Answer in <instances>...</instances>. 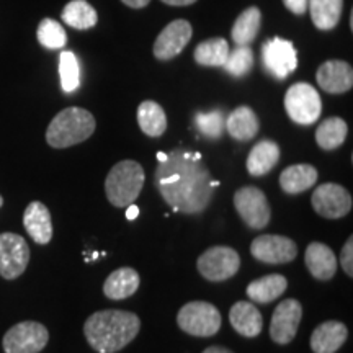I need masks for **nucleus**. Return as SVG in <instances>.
I'll list each match as a JSON object with an SVG mask.
<instances>
[{"instance_id": "1", "label": "nucleus", "mask_w": 353, "mask_h": 353, "mask_svg": "<svg viewBox=\"0 0 353 353\" xmlns=\"http://www.w3.org/2000/svg\"><path fill=\"white\" fill-rule=\"evenodd\" d=\"M154 183L167 205L185 214L203 213L218 187L200 154L187 149H175L159 161Z\"/></svg>"}, {"instance_id": "2", "label": "nucleus", "mask_w": 353, "mask_h": 353, "mask_svg": "<svg viewBox=\"0 0 353 353\" xmlns=\"http://www.w3.org/2000/svg\"><path fill=\"white\" fill-rule=\"evenodd\" d=\"M141 321L134 312L120 309L97 311L83 324L88 345L99 353H117L139 334Z\"/></svg>"}, {"instance_id": "3", "label": "nucleus", "mask_w": 353, "mask_h": 353, "mask_svg": "<svg viewBox=\"0 0 353 353\" xmlns=\"http://www.w3.org/2000/svg\"><path fill=\"white\" fill-rule=\"evenodd\" d=\"M94 114L81 107L64 108L52 118L46 130V143L54 149H65L87 141L95 132Z\"/></svg>"}, {"instance_id": "4", "label": "nucleus", "mask_w": 353, "mask_h": 353, "mask_svg": "<svg viewBox=\"0 0 353 353\" xmlns=\"http://www.w3.org/2000/svg\"><path fill=\"white\" fill-rule=\"evenodd\" d=\"M144 169L136 161L118 162L108 172L105 180V193L108 201L117 208H128L138 200L144 185Z\"/></svg>"}, {"instance_id": "5", "label": "nucleus", "mask_w": 353, "mask_h": 353, "mask_svg": "<svg viewBox=\"0 0 353 353\" xmlns=\"http://www.w3.org/2000/svg\"><path fill=\"white\" fill-rule=\"evenodd\" d=\"M221 312L206 301L187 303L176 314V324L193 337H213L221 329Z\"/></svg>"}, {"instance_id": "6", "label": "nucleus", "mask_w": 353, "mask_h": 353, "mask_svg": "<svg viewBox=\"0 0 353 353\" xmlns=\"http://www.w3.org/2000/svg\"><path fill=\"white\" fill-rule=\"evenodd\" d=\"M285 110L291 121L303 126L314 125L322 113L319 92L306 82L294 83L285 95Z\"/></svg>"}, {"instance_id": "7", "label": "nucleus", "mask_w": 353, "mask_h": 353, "mask_svg": "<svg viewBox=\"0 0 353 353\" xmlns=\"http://www.w3.org/2000/svg\"><path fill=\"white\" fill-rule=\"evenodd\" d=\"M50 342V332L43 324L23 321L7 330L2 339L6 353H39Z\"/></svg>"}, {"instance_id": "8", "label": "nucleus", "mask_w": 353, "mask_h": 353, "mask_svg": "<svg viewBox=\"0 0 353 353\" xmlns=\"http://www.w3.org/2000/svg\"><path fill=\"white\" fill-rule=\"evenodd\" d=\"M196 267L206 280L226 281L239 272L241 257L231 247L216 245L200 255Z\"/></svg>"}, {"instance_id": "9", "label": "nucleus", "mask_w": 353, "mask_h": 353, "mask_svg": "<svg viewBox=\"0 0 353 353\" xmlns=\"http://www.w3.org/2000/svg\"><path fill=\"white\" fill-rule=\"evenodd\" d=\"M234 206L250 229H263L270 223L272 213L267 196L257 187H242L234 193Z\"/></svg>"}, {"instance_id": "10", "label": "nucleus", "mask_w": 353, "mask_h": 353, "mask_svg": "<svg viewBox=\"0 0 353 353\" xmlns=\"http://www.w3.org/2000/svg\"><path fill=\"white\" fill-rule=\"evenodd\" d=\"M262 59L265 70L272 77L283 81L298 68V52L288 39L273 38L262 46Z\"/></svg>"}, {"instance_id": "11", "label": "nucleus", "mask_w": 353, "mask_h": 353, "mask_svg": "<svg viewBox=\"0 0 353 353\" xmlns=\"http://www.w3.org/2000/svg\"><path fill=\"white\" fill-rule=\"evenodd\" d=\"M30 263V247L23 237L13 232L0 234V275L15 280Z\"/></svg>"}, {"instance_id": "12", "label": "nucleus", "mask_w": 353, "mask_h": 353, "mask_svg": "<svg viewBox=\"0 0 353 353\" xmlns=\"http://www.w3.org/2000/svg\"><path fill=\"white\" fill-rule=\"evenodd\" d=\"M314 211L325 219H341L352 210V195L339 183H324L311 196Z\"/></svg>"}, {"instance_id": "13", "label": "nucleus", "mask_w": 353, "mask_h": 353, "mask_svg": "<svg viewBox=\"0 0 353 353\" xmlns=\"http://www.w3.org/2000/svg\"><path fill=\"white\" fill-rule=\"evenodd\" d=\"M250 254L255 260L268 265L293 262L298 255V247L293 239L276 234H263L255 237L250 244Z\"/></svg>"}, {"instance_id": "14", "label": "nucleus", "mask_w": 353, "mask_h": 353, "mask_svg": "<svg viewBox=\"0 0 353 353\" xmlns=\"http://www.w3.org/2000/svg\"><path fill=\"white\" fill-rule=\"evenodd\" d=\"M303 319V306L296 299H285L273 311L270 337L278 345H288L296 337Z\"/></svg>"}, {"instance_id": "15", "label": "nucleus", "mask_w": 353, "mask_h": 353, "mask_svg": "<svg viewBox=\"0 0 353 353\" xmlns=\"http://www.w3.org/2000/svg\"><path fill=\"white\" fill-rule=\"evenodd\" d=\"M193 34V28L187 20H174L159 33L154 43V56L159 61H170L185 50Z\"/></svg>"}, {"instance_id": "16", "label": "nucleus", "mask_w": 353, "mask_h": 353, "mask_svg": "<svg viewBox=\"0 0 353 353\" xmlns=\"http://www.w3.org/2000/svg\"><path fill=\"white\" fill-rule=\"evenodd\" d=\"M317 83L327 94H345L353 87V69L345 61H325L316 74Z\"/></svg>"}, {"instance_id": "17", "label": "nucleus", "mask_w": 353, "mask_h": 353, "mask_svg": "<svg viewBox=\"0 0 353 353\" xmlns=\"http://www.w3.org/2000/svg\"><path fill=\"white\" fill-rule=\"evenodd\" d=\"M23 226L28 236L39 245L50 244L52 239L51 213L41 201H32L23 214Z\"/></svg>"}, {"instance_id": "18", "label": "nucleus", "mask_w": 353, "mask_h": 353, "mask_svg": "<svg viewBox=\"0 0 353 353\" xmlns=\"http://www.w3.org/2000/svg\"><path fill=\"white\" fill-rule=\"evenodd\" d=\"M347 325L341 321H325L311 335V350L314 353H335L347 342Z\"/></svg>"}, {"instance_id": "19", "label": "nucleus", "mask_w": 353, "mask_h": 353, "mask_svg": "<svg viewBox=\"0 0 353 353\" xmlns=\"http://www.w3.org/2000/svg\"><path fill=\"white\" fill-rule=\"evenodd\" d=\"M304 262H306L309 273L316 280L327 281L334 278L335 272H337V257H335L334 250L322 242H311L307 245Z\"/></svg>"}, {"instance_id": "20", "label": "nucleus", "mask_w": 353, "mask_h": 353, "mask_svg": "<svg viewBox=\"0 0 353 353\" xmlns=\"http://www.w3.org/2000/svg\"><path fill=\"white\" fill-rule=\"evenodd\" d=\"M229 322L237 334L247 339L257 337L263 329L262 314L255 307V304L249 301H239L234 304L229 311Z\"/></svg>"}, {"instance_id": "21", "label": "nucleus", "mask_w": 353, "mask_h": 353, "mask_svg": "<svg viewBox=\"0 0 353 353\" xmlns=\"http://www.w3.org/2000/svg\"><path fill=\"white\" fill-rule=\"evenodd\" d=\"M141 285L138 272L131 267H123L112 272L103 283V293L108 299H126L136 293Z\"/></svg>"}, {"instance_id": "22", "label": "nucleus", "mask_w": 353, "mask_h": 353, "mask_svg": "<svg viewBox=\"0 0 353 353\" xmlns=\"http://www.w3.org/2000/svg\"><path fill=\"white\" fill-rule=\"evenodd\" d=\"M226 130L231 138L241 141V143L252 141L260 130L257 114L252 108L245 107V105L237 107L226 118Z\"/></svg>"}, {"instance_id": "23", "label": "nucleus", "mask_w": 353, "mask_h": 353, "mask_svg": "<svg viewBox=\"0 0 353 353\" xmlns=\"http://www.w3.org/2000/svg\"><path fill=\"white\" fill-rule=\"evenodd\" d=\"M280 161V148L275 141L262 139L254 145L247 157V170L250 175L262 176L268 174Z\"/></svg>"}, {"instance_id": "24", "label": "nucleus", "mask_w": 353, "mask_h": 353, "mask_svg": "<svg viewBox=\"0 0 353 353\" xmlns=\"http://www.w3.org/2000/svg\"><path fill=\"white\" fill-rule=\"evenodd\" d=\"M317 182V170L311 164L290 165L281 172L280 187L288 195H298L314 187Z\"/></svg>"}, {"instance_id": "25", "label": "nucleus", "mask_w": 353, "mask_h": 353, "mask_svg": "<svg viewBox=\"0 0 353 353\" xmlns=\"http://www.w3.org/2000/svg\"><path fill=\"white\" fill-rule=\"evenodd\" d=\"M286 288H288L286 278L283 275H278V273H273V275H267L259 278V280H254L252 283L247 286L245 293L252 303L268 304L280 298L286 291Z\"/></svg>"}, {"instance_id": "26", "label": "nucleus", "mask_w": 353, "mask_h": 353, "mask_svg": "<svg viewBox=\"0 0 353 353\" xmlns=\"http://www.w3.org/2000/svg\"><path fill=\"white\" fill-rule=\"evenodd\" d=\"M311 20L317 30L329 32L342 19L343 0H307Z\"/></svg>"}, {"instance_id": "27", "label": "nucleus", "mask_w": 353, "mask_h": 353, "mask_svg": "<svg viewBox=\"0 0 353 353\" xmlns=\"http://www.w3.org/2000/svg\"><path fill=\"white\" fill-rule=\"evenodd\" d=\"M138 123L144 134L149 138H159L167 130V114L157 101L145 100L138 107Z\"/></svg>"}, {"instance_id": "28", "label": "nucleus", "mask_w": 353, "mask_h": 353, "mask_svg": "<svg viewBox=\"0 0 353 353\" xmlns=\"http://www.w3.org/2000/svg\"><path fill=\"white\" fill-rule=\"evenodd\" d=\"M262 25V12L259 7H249L237 17L232 26V41L237 46H249L257 38Z\"/></svg>"}, {"instance_id": "29", "label": "nucleus", "mask_w": 353, "mask_h": 353, "mask_svg": "<svg viewBox=\"0 0 353 353\" xmlns=\"http://www.w3.org/2000/svg\"><path fill=\"white\" fill-rule=\"evenodd\" d=\"M61 19L65 25L76 30H90L99 21V15L87 0H70L63 8Z\"/></svg>"}, {"instance_id": "30", "label": "nucleus", "mask_w": 353, "mask_h": 353, "mask_svg": "<svg viewBox=\"0 0 353 353\" xmlns=\"http://www.w3.org/2000/svg\"><path fill=\"white\" fill-rule=\"evenodd\" d=\"M348 134L347 123L339 117L324 120L316 131V143L324 151H334L345 143Z\"/></svg>"}, {"instance_id": "31", "label": "nucleus", "mask_w": 353, "mask_h": 353, "mask_svg": "<svg viewBox=\"0 0 353 353\" xmlns=\"http://www.w3.org/2000/svg\"><path fill=\"white\" fill-rule=\"evenodd\" d=\"M229 54V44L224 38H211L198 44L193 51L196 64L205 68H223Z\"/></svg>"}, {"instance_id": "32", "label": "nucleus", "mask_w": 353, "mask_h": 353, "mask_svg": "<svg viewBox=\"0 0 353 353\" xmlns=\"http://www.w3.org/2000/svg\"><path fill=\"white\" fill-rule=\"evenodd\" d=\"M61 87L65 94H72L81 85V65L72 51H63L59 56Z\"/></svg>"}, {"instance_id": "33", "label": "nucleus", "mask_w": 353, "mask_h": 353, "mask_svg": "<svg viewBox=\"0 0 353 353\" xmlns=\"http://www.w3.org/2000/svg\"><path fill=\"white\" fill-rule=\"evenodd\" d=\"M37 37L39 44L46 50H63L68 43V33H65L64 26H61L59 21L52 19L39 21Z\"/></svg>"}, {"instance_id": "34", "label": "nucleus", "mask_w": 353, "mask_h": 353, "mask_svg": "<svg viewBox=\"0 0 353 353\" xmlns=\"http://www.w3.org/2000/svg\"><path fill=\"white\" fill-rule=\"evenodd\" d=\"M232 77H244L254 68V51L249 46H237L229 51L226 63L223 65Z\"/></svg>"}, {"instance_id": "35", "label": "nucleus", "mask_w": 353, "mask_h": 353, "mask_svg": "<svg viewBox=\"0 0 353 353\" xmlns=\"http://www.w3.org/2000/svg\"><path fill=\"white\" fill-rule=\"evenodd\" d=\"M195 125L205 138L219 139L226 128V118L221 110H213L210 113H196Z\"/></svg>"}, {"instance_id": "36", "label": "nucleus", "mask_w": 353, "mask_h": 353, "mask_svg": "<svg viewBox=\"0 0 353 353\" xmlns=\"http://www.w3.org/2000/svg\"><path fill=\"white\" fill-rule=\"evenodd\" d=\"M352 255H353V239L352 237H348L347 242L342 247V254H341V265H342L343 272H345L348 276H353Z\"/></svg>"}, {"instance_id": "37", "label": "nucleus", "mask_w": 353, "mask_h": 353, "mask_svg": "<svg viewBox=\"0 0 353 353\" xmlns=\"http://www.w3.org/2000/svg\"><path fill=\"white\" fill-rule=\"evenodd\" d=\"M283 3L294 15H303L307 10V0H283Z\"/></svg>"}, {"instance_id": "38", "label": "nucleus", "mask_w": 353, "mask_h": 353, "mask_svg": "<svg viewBox=\"0 0 353 353\" xmlns=\"http://www.w3.org/2000/svg\"><path fill=\"white\" fill-rule=\"evenodd\" d=\"M121 2L130 8H144L149 6V2H151V0H121Z\"/></svg>"}, {"instance_id": "39", "label": "nucleus", "mask_w": 353, "mask_h": 353, "mask_svg": "<svg viewBox=\"0 0 353 353\" xmlns=\"http://www.w3.org/2000/svg\"><path fill=\"white\" fill-rule=\"evenodd\" d=\"M161 2H164L167 6H172V7H187V6H192V3H195L196 0H161Z\"/></svg>"}, {"instance_id": "40", "label": "nucleus", "mask_w": 353, "mask_h": 353, "mask_svg": "<svg viewBox=\"0 0 353 353\" xmlns=\"http://www.w3.org/2000/svg\"><path fill=\"white\" fill-rule=\"evenodd\" d=\"M203 353H234L229 350L226 347H221V345H211L206 348V350H203Z\"/></svg>"}, {"instance_id": "41", "label": "nucleus", "mask_w": 353, "mask_h": 353, "mask_svg": "<svg viewBox=\"0 0 353 353\" xmlns=\"http://www.w3.org/2000/svg\"><path fill=\"white\" fill-rule=\"evenodd\" d=\"M138 214H139V208H138V206H134V205L128 206V213H126V218H128V219L138 218Z\"/></svg>"}, {"instance_id": "42", "label": "nucleus", "mask_w": 353, "mask_h": 353, "mask_svg": "<svg viewBox=\"0 0 353 353\" xmlns=\"http://www.w3.org/2000/svg\"><path fill=\"white\" fill-rule=\"evenodd\" d=\"M2 205H3V198H2V195H0V208H2Z\"/></svg>"}]
</instances>
